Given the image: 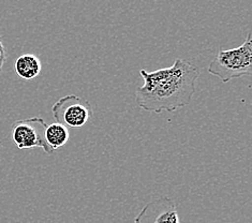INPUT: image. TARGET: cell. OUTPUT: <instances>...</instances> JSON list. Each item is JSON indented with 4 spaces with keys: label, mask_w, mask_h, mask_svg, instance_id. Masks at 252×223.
Returning <instances> with one entry per match:
<instances>
[{
    "label": "cell",
    "mask_w": 252,
    "mask_h": 223,
    "mask_svg": "<svg viewBox=\"0 0 252 223\" xmlns=\"http://www.w3.org/2000/svg\"><path fill=\"white\" fill-rule=\"evenodd\" d=\"M144 84L136 88L135 101L143 111L161 114L175 112L191 103L195 94L199 70L184 59L169 68L148 72L142 69Z\"/></svg>",
    "instance_id": "cell-1"
},
{
    "label": "cell",
    "mask_w": 252,
    "mask_h": 223,
    "mask_svg": "<svg viewBox=\"0 0 252 223\" xmlns=\"http://www.w3.org/2000/svg\"><path fill=\"white\" fill-rule=\"evenodd\" d=\"M208 73L227 83L234 78L252 74V34L248 32L244 43L236 49H220L208 65Z\"/></svg>",
    "instance_id": "cell-2"
},
{
    "label": "cell",
    "mask_w": 252,
    "mask_h": 223,
    "mask_svg": "<svg viewBox=\"0 0 252 223\" xmlns=\"http://www.w3.org/2000/svg\"><path fill=\"white\" fill-rule=\"evenodd\" d=\"M55 123L71 128H81L93 117V108L88 101L75 95H67L52 106Z\"/></svg>",
    "instance_id": "cell-3"
},
{
    "label": "cell",
    "mask_w": 252,
    "mask_h": 223,
    "mask_svg": "<svg viewBox=\"0 0 252 223\" xmlns=\"http://www.w3.org/2000/svg\"><path fill=\"white\" fill-rule=\"evenodd\" d=\"M46 123L41 117H32L19 120L12 126V140L19 149H29L39 147L47 155H53L54 150L45 141Z\"/></svg>",
    "instance_id": "cell-4"
},
{
    "label": "cell",
    "mask_w": 252,
    "mask_h": 223,
    "mask_svg": "<svg viewBox=\"0 0 252 223\" xmlns=\"http://www.w3.org/2000/svg\"><path fill=\"white\" fill-rule=\"evenodd\" d=\"M134 223H181L177 207L172 198L161 196L147 203Z\"/></svg>",
    "instance_id": "cell-5"
},
{
    "label": "cell",
    "mask_w": 252,
    "mask_h": 223,
    "mask_svg": "<svg viewBox=\"0 0 252 223\" xmlns=\"http://www.w3.org/2000/svg\"><path fill=\"white\" fill-rule=\"evenodd\" d=\"M15 72L23 80H33L37 77L42 70L41 60L32 54H25L16 59Z\"/></svg>",
    "instance_id": "cell-6"
},
{
    "label": "cell",
    "mask_w": 252,
    "mask_h": 223,
    "mask_svg": "<svg viewBox=\"0 0 252 223\" xmlns=\"http://www.w3.org/2000/svg\"><path fill=\"white\" fill-rule=\"evenodd\" d=\"M44 137L47 145L55 152L56 149L61 148L67 144L70 138V132L65 126L58 123H54L46 127Z\"/></svg>",
    "instance_id": "cell-7"
},
{
    "label": "cell",
    "mask_w": 252,
    "mask_h": 223,
    "mask_svg": "<svg viewBox=\"0 0 252 223\" xmlns=\"http://www.w3.org/2000/svg\"><path fill=\"white\" fill-rule=\"evenodd\" d=\"M5 60H7V52H5L2 42L0 40V72L2 71Z\"/></svg>",
    "instance_id": "cell-8"
},
{
    "label": "cell",
    "mask_w": 252,
    "mask_h": 223,
    "mask_svg": "<svg viewBox=\"0 0 252 223\" xmlns=\"http://www.w3.org/2000/svg\"><path fill=\"white\" fill-rule=\"evenodd\" d=\"M1 144H2V142H1V141H0V145H1Z\"/></svg>",
    "instance_id": "cell-9"
}]
</instances>
